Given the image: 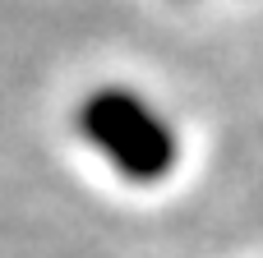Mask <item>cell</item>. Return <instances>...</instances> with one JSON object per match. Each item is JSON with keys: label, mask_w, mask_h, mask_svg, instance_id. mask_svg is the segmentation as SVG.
<instances>
[{"label": "cell", "mask_w": 263, "mask_h": 258, "mask_svg": "<svg viewBox=\"0 0 263 258\" xmlns=\"http://www.w3.org/2000/svg\"><path fill=\"white\" fill-rule=\"evenodd\" d=\"M79 129L125 180H162L176 162L171 125L134 92H97L83 106Z\"/></svg>", "instance_id": "obj_1"}]
</instances>
